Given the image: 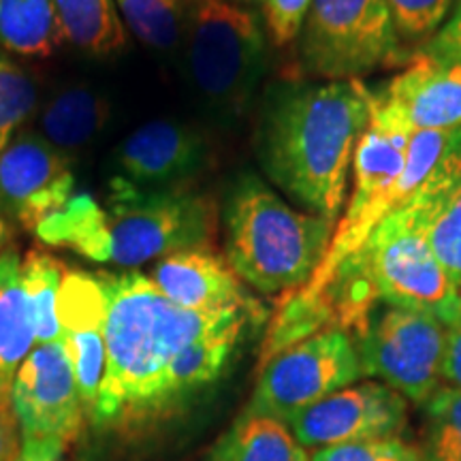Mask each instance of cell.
Masks as SVG:
<instances>
[{"label":"cell","mask_w":461,"mask_h":461,"mask_svg":"<svg viewBox=\"0 0 461 461\" xmlns=\"http://www.w3.org/2000/svg\"><path fill=\"white\" fill-rule=\"evenodd\" d=\"M246 322L248 319H241L224 327V330L201 336L173 359L165 376L160 411L169 412L173 406L182 403L188 395L197 393V391L221 378L235 348H238L241 336H244Z\"/></svg>","instance_id":"19"},{"label":"cell","mask_w":461,"mask_h":461,"mask_svg":"<svg viewBox=\"0 0 461 461\" xmlns=\"http://www.w3.org/2000/svg\"><path fill=\"white\" fill-rule=\"evenodd\" d=\"M62 451L51 447H20V453L15 455L14 461H60Z\"/></svg>","instance_id":"34"},{"label":"cell","mask_w":461,"mask_h":461,"mask_svg":"<svg viewBox=\"0 0 461 461\" xmlns=\"http://www.w3.org/2000/svg\"><path fill=\"white\" fill-rule=\"evenodd\" d=\"M11 238H14V227H11L9 221L0 216V250L9 244Z\"/></svg>","instance_id":"35"},{"label":"cell","mask_w":461,"mask_h":461,"mask_svg":"<svg viewBox=\"0 0 461 461\" xmlns=\"http://www.w3.org/2000/svg\"><path fill=\"white\" fill-rule=\"evenodd\" d=\"M65 274V263L51 257L50 252L31 250L22 261V282H24L28 308H31L37 346L62 339L56 305Z\"/></svg>","instance_id":"24"},{"label":"cell","mask_w":461,"mask_h":461,"mask_svg":"<svg viewBox=\"0 0 461 461\" xmlns=\"http://www.w3.org/2000/svg\"><path fill=\"white\" fill-rule=\"evenodd\" d=\"M429 54L442 56V58H453V60H461V24L459 22L448 20L445 26L440 28V32L436 34L431 41L425 43V48Z\"/></svg>","instance_id":"32"},{"label":"cell","mask_w":461,"mask_h":461,"mask_svg":"<svg viewBox=\"0 0 461 461\" xmlns=\"http://www.w3.org/2000/svg\"><path fill=\"white\" fill-rule=\"evenodd\" d=\"M149 282L180 308L194 312L252 305L240 276L216 248H190L158 258Z\"/></svg>","instance_id":"17"},{"label":"cell","mask_w":461,"mask_h":461,"mask_svg":"<svg viewBox=\"0 0 461 461\" xmlns=\"http://www.w3.org/2000/svg\"><path fill=\"white\" fill-rule=\"evenodd\" d=\"M445 355H442V380L448 387L461 389V314L445 327Z\"/></svg>","instance_id":"31"},{"label":"cell","mask_w":461,"mask_h":461,"mask_svg":"<svg viewBox=\"0 0 461 461\" xmlns=\"http://www.w3.org/2000/svg\"><path fill=\"white\" fill-rule=\"evenodd\" d=\"M218 230L221 207L212 194L193 186L148 190L115 176L103 207L95 263L141 267L171 252L216 248Z\"/></svg>","instance_id":"4"},{"label":"cell","mask_w":461,"mask_h":461,"mask_svg":"<svg viewBox=\"0 0 461 461\" xmlns=\"http://www.w3.org/2000/svg\"><path fill=\"white\" fill-rule=\"evenodd\" d=\"M299 67L327 82L361 79L408 60L389 0H312L299 32Z\"/></svg>","instance_id":"6"},{"label":"cell","mask_w":461,"mask_h":461,"mask_svg":"<svg viewBox=\"0 0 461 461\" xmlns=\"http://www.w3.org/2000/svg\"><path fill=\"white\" fill-rule=\"evenodd\" d=\"M361 376L355 339L342 330L319 331L258 366V383L246 411L288 423Z\"/></svg>","instance_id":"8"},{"label":"cell","mask_w":461,"mask_h":461,"mask_svg":"<svg viewBox=\"0 0 461 461\" xmlns=\"http://www.w3.org/2000/svg\"><path fill=\"white\" fill-rule=\"evenodd\" d=\"M374 96L412 132L459 129L461 60L412 51L406 68Z\"/></svg>","instance_id":"14"},{"label":"cell","mask_w":461,"mask_h":461,"mask_svg":"<svg viewBox=\"0 0 461 461\" xmlns=\"http://www.w3.org/2000/svg\"><path fill=\"white\" fill-rule=\"evenodd\" d=\"M372 101L374 92L361 79L272 86L255 137L267 180L303 212L338 224Z\"/></svg>","instance_id":"1"},{"label":"cell","mask_w":461,"mask_h":461,"mask_svg":"<svg viewBox=\"0 0 461 461\" xmlns=\"http://www.w3.org/2000/svg\"><path fill=\"white\" fill-rule=\"evenodd\" d=\"M37 338L22 282V258L15 250L0 252V403L11 408V389Z\"/></svg>","instance_id":"18"},{"label":"cell","mask_w":461,"mask_h":461,"mask_svg":"<svg viewBox=\"0 0 461 461\" xmlns=\"http://www.w3.org/2000/svg\"><path fill=\"white\" fill-rule=\"evenodd\" d=\"M107 120L109 103L105 96L88 86H68L43 109L41 135L58 152L71 158L101 135Z\"/></svg>","instance_id":"20"},{"label":"cell","mask_w":461,"mask_h":461,"mask_svg":"<svg viewBox=\"0 0 461 461\" xmlns=\"http://www.w3.org/2000/svg\"><path fill=\"white\" fill-rule=\"evenodd\" d=\"M229 3L238 5V3H255V0H229Z\"/></svg>","instance_id":"37"},{"label":"cell","mask_w":461,"mask_h":461,"mask_svg":"<svg viewBox=\"0 0 461 461\" xmlns=\"http://www.w3.org/2000/svg\"><path fill=\"white\" fill-rule=\"evenodd\" d=\"M258 3L263 9L265 31L276 48L295 43L312 0H258Z\"/></svg>","instance_id":"30"},{"label":"cell","mask_w":461,"mask_h":461,"mask_svg":"<svg viewBox=\"0 0 461 461\" xmlns=\"http://www.w3.org/2000/svg\"><path fill=\"white\" fill-rule=\"evenodd\" d=\"M451 20L453 22H459V24H461V0H459V5H457V9H455V14H453Z\"/></svg>","instance_id":"36"},{"label":"cell","mask_w":461,"mask_h":461,"mask_svg":"<svg viewBox=\"0 0 461 461\" xmlns=\"http://www.w3.org/2000/svg\"><path fill=\"white\" fill-rule=\"evenodd\" d=\"M400 214L429 241L461 293V126Z\"/></svg>","instance_id":"16"},{"label":"cell","mask_w":461,"mask_h":461,"mask_svg":"<svg viewBox=\"0 0 461 461\" xmlns=\"http://www.w3.org/2000/svg\"><path fill=\"white\" fill-rule=\"evenodd\" d=\"M210 163L205 137L176 120H152L132 131L115 154L122 180L140 188L188 186Z\"/></svg>","instance_id":"13"},{"label":"cell","mask_w":461,"mask_h":461,"mask_svg":"<svg viewBox=\"0 0 461 461\" xmlns=\"http://www.w3.org/2000/svg\"><path fill=\"white\" fill-rule=\"evenodd\" d=\"M75 194L71 158L39 132H20L0 152V216L34 230Z\"/></svg>","instance_id":"11"},{"label":"cell","mask_w":461,"mask_h":461,"mask_svg":"<svg viewBox=\"0 0 461 461\" xmlns=\"http://www.w3.org/2000/svg\"><path fill=\"white\" fill-rule=\"evenodd\" d=\"M56 312L62 342L73 363L84 411L92 414L99 400L107 359V293L99 276L67 269L60 282V291H58Z\"/></svg>","instance_id":"15"},{"label":"cell","mask_w":461,"mask_h":461,"mask_svg":"<svg viewBox=\"0 0 461 461\" xmlns=\"http://www.w3.org/2000/svg\"><path fill=\"white\" fill-rule=\"evenodd\" d=\"M0 406H3V403H0Z\"/></svg>","instance_id":"38"},{"label":"cell","mask_w":461,"mask_h":461,"mask_svg":"<svg viewBox=\"0 0 461 461\" xmlns=\"http://www.w3.org/2000/svg\"><path fill=\"white\" fill-rule=\"evenodd\" d=\"M357 255L376 286L378 302L434 316L448 325L461 314V293L438 261L429 241L400 210L372 230Z\"/></svg>","instance_id":"7"},{"label":"cell","mask_w":461,"mask_h":461,"mask_svg":"<svg viewBox=\"0 0 461 461\" xmlns=\"http://www.w3.org/2000/svg\"><path fill=\"white\" fill-rule=\"evenodd\" d=\"M402 45H425L451 20L459 0H389Z\"/></svg>","instance_id":"28"},{"label":"cell","mask_w":461,"mask_h":461,"mask_svg":"<svg viewBox=\"0 0 461 461\" xmlns=\"http://www.w3.org/2000/svg\"><path fill=\"white\" fill-rule=\"evenodd\" d=\"M182 48L201 101L222 120L241 118L267 67L258 15L229 0H188Z\"/></svg>","instance_id":"5"},{"label":"cell","mask_w":461,"mask_h":461,"mask_svg":"<svg viewBox=\"0 0 461 461\" xmlns=\"http://www.w3.org/2000/svg\"><path fill=\"white\" fill-rule=\"evenodd\" d=\"M14 412L0 406V461H14Z\"/></svg>","instance_id":"33"},{"label":"cell","mask_w":461,"mask_h":461,"mask_svg":"<svg viewBox=\"0 0 461 461\" xmlns=\"http://www.w3.org/2000/svg\"><path fill=\"white\" fill-rule=\"evenodd\" d=\"M62 41L92 56L124 50L126 31L115 0H54Z\"/></svg>","instance_id":"22"},{"label":"cell","mask_w":461,"mask_h":461,"mask_svg":"<svg viewBox=\"0 0 461 461\" xmlns=\"http://www.w3.org/2000/svg\"><path fill=\"white\" fill-rule=\"evenodd\" d=\"M207 461H310L285 420L244 411L224 431Z\"/></svg>","instance_id":"21"},{"label":"cell","mask_w":461,"mask_h":461,"mask_svg":"<svg viewBox=\"0 0 461 461\" xmlns=\"http://www.w3.org/2000/svg\"><path fill=\"white\" fill-rule=\"evenodd\" d=\"M423 461H461V389L440 387L425 402Z\"/></svg>","instance_id":"26"},{"label":"cell","mask_w":461,"mask_h":461,"mask_svg":"<svg viewBox=\"0 0 461 461\" xmlns=\"http://www.w3.org/2000/svg\"><path fill=\"white\" fill-rule=\"evenodd\" d=\"M107 293L105 376L96 400V423L160 414L165 376L177 355L207 333L241 319L252 305L194 312L169 302L140 272H99Z\"/></svg>","instance_id":"2"},{"label":"cell","mask_w":461,"mask_h":461,"mask_svg":"<svg viewBox=\"0 0 461 461\" xmlns=\"http://www.w3.org/2000/svg\"><path fill=\"white\" fill-rule=\"evenodd\" d=\"M310 461H423L420 455L400 438L348 442V445L316 448Z\"/></svg>","instance_id":"29"},{"label":"cell","mask_w":461,"mask_h":461,"mask_svg":"<svg viewBox=\"0 0 461 461\" xmlns=\"http://www.w3.org/2000/svg\"><path fill=\"white\" fill-rule=\"evenodd\" d=\"M445 333L434 316L383 303L372 314L366 336L355 342L363 376L425 403L440 389Z\"/></svg>","instance_id":"9"},{"label":"cell","mask_w":461,"mask_h":461,"mask_svg":"<svg viewBox=\"0 0 461 461\" xmlns=\"http://www.w3.org/2000/svg\"><path fill=\"white\" fill-rule=\"evenodd\" d=\"M120 17L146 48L176 51L186 31L188 0H115Z\"/></svg>","instance_id":"25"},{"label":"cell","mask_w":461,"mask_h":461,"mask_svg":"<svg viewBox=\"0 0 461 461\" xmlns=\"http://www.w3.org/2000/svg\"><path fill=\"white\" fill-rule=\"evenodd\" d=\"M62 43L54 0H0V45L26 58H48Z\"/></svg>","instance_id":"23"},{"label":"cell","mask_w":461,"mask_h":461,"mask_svg":"<svg viewBox=\"0 0 461 461\" xmlns=\"http://www.w3.org/2000/svg\"><path fill=\"white\" fill-rule=\"evenodd\" d=\"M224 258L241 282L265 295L297 291L330 250L336 224L295 210L252 173L230 184L222 210Z\"/></svg>","instance_id":"3"},{"label":"cell","mask_w":461,"mask_h":461,"mask_svg":"<svg viewBox=\"0 0 461 461\" xmlns=\"http://www.w3.org/2000/svg\"><path fill=\"white\" fill-rule=\"evenodd\" d=\"M11 408L20 425L22 445L65 451L77 438L86 411L62 339L34 346L14 380Z\"/></svg>","instance_id":"10"},{"label":"cell","mask_w":461,"mask_h":461,"mask_svg":"<svg viewBox=\"0 0 461 461\" xmlns=\"http://www.w3.org/2000/svg\"><path fill=\"white\" fill-rule=\"evenodd\" d=\"M37 105V84L24 67L0 51V152L14 141Z\"/></svg>","instance_id":"27"},{"label":"cell","mask_w":461,"mask_h":461,"mask_svg":"<svg viewBox=\"0 0 461 461\" xmlns=\"http://www.w3.org/2000/svg\"><path fill=\"white\" fill-rule=\"evenodd\" d=\"M408 400L383 383L350 384L288 420L303 448L397 438L406 425Z\"/></svg>","instance_id":"12"}]
</instances>
